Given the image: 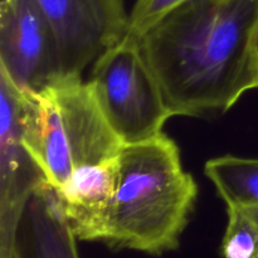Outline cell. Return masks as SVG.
<instances>
[{"instance_id": "7c38bea8", "label": "cell", "mask_w": 258, "mask_h": 258, "mask_svg": "<svg viewBox=\"0 0 258 258\" xmlns=\"http://www.w3.org/2000/svg\"><path fill=\"white\" fill-rule=\"evenodd\" d=\"M188 0H135L130 13L128 34L140 38L166 14Z\"/></svg>"}, {"instance_id": "8fae6325", "label": "cell", "mask_w": 258, "mask_h": 258, "mask_svg": "<svg viewBox=\"0 0 258 258\" xmlns=\"http://www.w3.org/2000/svg\"><path fill=\"white\" fill-rule=\"evenodd\" d=\"M226 233L222 239L223 258H258V203L227 204Z\"/></svg>"}, {"instance_id": "ba28073f", "label": "cell", "mask_w": 258, "mask_h": 258, "mask_svg": "<svg viewBox=\"0 0 258 258\" xmlns=\"http://www.w3.org/2000/svg\"><path fill=\"white\" fill-rule=\"evenodd\" d=\"M54 186L47 181L33 191L13 231L0 238V258H80Z\"/></svg>"}, {"instance_id": "9c48e42d", "label": "cell", "mask_w": 258, "mask_h": 258, "mask_svg": "<svg viewBox=\"0 0 258 258\" xmlns=\"http://www.w3.org/2000/svg\"><path fill=\"white\" fill-rule=\"evenodd\" d=\"M117 176L118 156L78 168L57 190L66 218L77 239L102 242Z\"/></svg>"}, {"instance_id": "277c9868", "label": "cell", "mask_w": 258, "mask_h": 258, "mask_svg": "<svg viewBox=\"0 0 258 258\" xmlns=\"http://www.w3.org/2000/svg\"><path fill=\"white\" fill-rule=\"evenodd\" d=\"M88 82L123 145L160 135L173 117L139 38L128 33L93 62Z\"/></svg>"}, {"instance_id": "52a82bcc", "label": "cell", "mask_w": 258, "mask_h": 258, "mask_svg": "<svg viewBox=\"0 0 258 258\" xmlns=\"http://www.w3.org/2000/svg\"><path fill=\"white\" fill-rule=\"evenodd\" d=\"M20 91L0 71V238L14 228L33 191L48 179L23 143Z\"/></svg>"}, {"instance_id": "5b68a950", "label": "cell", "mask_w": 258, "mask_h": 258, "mask_svg": "<svg viewBox=\"0 0 258 258\" xmlns=\"http://www.w3.org/2000/svg\"><path fill=\"white\" fill-rule=\"evenodd\" d=\"M49 22L60 72L83 71L128 33L125 0H35Z\"/></svg>"}, {"instance_id": "4fadbf2b", "label": "cell", "mask_w": 258, "mask_h": 258, "mask_svg": "<svg viewBox=\"0 0 258 258\" xmlns=\"http://www.w3.org/2000/svg\"><path fill=\"white\" fill-rule=\"evenodd\" d=\"M253 63H254V73H256V90H258V22L254 30L253 38Z\"/></svg>"}, {"instance_id": "3957f363", "label": "cell", "mask_w": 258, "mask_h": 258, "mask_svg": "<svg viewBox=\"0 0 258 258\" xmlns=\"http://www.w3.org/2000/svg\"><path fill=\"white\" fill-rule=\"evenodd\" d=\"M19 120L25 148L55 190L78 168L117 158L123 146L77 73H59L38 92L20 91Z\"/></svg>"}, {"instance_id": "7a4b0ae2", "label": "cell", "mask_w": 258, "mask_h": 258, "mask_svg": "<svg viewBox=\"0 0 258 258\" xmlns=\"http://www.w3.org/2000/svg\"><path fill=\"white\" fill-rule=\"evenodd\" d=\"M198 198L179 146L165 134L126 144L118 155L115 198L101 243L161 256L180 244Z\"/></svg>"}, {"instance_id": "8992f818", "label": "cell", "mask_w": 258, "mask_h": 258, "mask_svg": "<svg viewBox=\"0 0 258 258\" xmlns=\"http://www.w3.org/2000/svg\"><path fill=\"white\" fill-rule=\"evenodd\" d=\"M0 71L22 92H38L62 73L54 32L35 0H2Z\"/></svg>"}, {"instance_id": "30bf717a", "label": "cell", "mask_w": 258, "mask_h": 258, "mask_svg": "<svg viewBox=\"0 0 258 258\" xmlns=\"http://www.w3.org/2000/svg\"><path fill=\"white\" fill-rule=\"evenodd\" d=\"M204 174L226 204L258 203V158L217 156L207 161Z\"/></svg>"}, {"instance_id": "6da1fadb", "label": "cell", "mask_w": 258, "mask_h": 258, "mask_svg": "<svg viewBox=\"0 0 258 258\" xmlns=\"http://www.w3.org/2000/svg\"><path fill=\"white\" fill-rule=\"evenodd\" d=\"M258 0H188L140 38L173 116L223 115L256 90Z\"/></svg>"}]
</instances>
